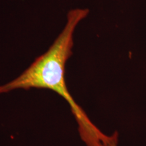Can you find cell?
Masks as SVG:
<instances>
[{"label": "cell", "mask_w": 146, "mask_h": 146, "mask_svg": "<svg viewBox=\"0 0 146 146\" xmlns=\"http://www.w3.org/2000/svg\"><path fill=\"white\" fill-rule=\"evenodd\" d=\"M87 9H74L67 16L64 29L49 50L35 60L23 74L0 86V94L17 89H47L62 97L70 106L78 125L81 137L87 146H117L118 133L104 134L74 101L65 81V66L72 55L73 34L78 24L88 15Z\"/></svg>", "instance_id": "6da1fadb"}]
</instances>
